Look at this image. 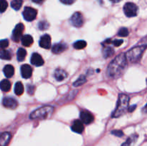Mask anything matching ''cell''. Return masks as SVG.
Instances as JSON below:
<instances>
[{
    "mask_svg": "<svg viewBox=\"0 0 147 146\" xmlns=\"http://www.w3.org/2000/svg\"><path fill=\"white\" fill-rule=\"evenodd\" d=\"M127 67V60L125 54H119L109 64L107 69V74L111 78L117 79L120 77Z\"/></svg>",
    "mask_w": 147,
    "mask_h": 146,
    "instance_id": "cell-1",
    "label": "cell"
},
{
    "mask_svg": "<svg viewBox=\"0 0 147 146\" xmlns=\"http://www.w3.org/2000/svg\"><path fill=\"white\" fill-rule=\"evenodd\" d=\"M129 97L125 94H120L118 99L117 105L112 114L113 117H119L126 113L129 108Z\"/></svg>",
    "mask_w": 147,
    "mask_h": 146,
    "instance_id": "cell-2",
    "label": "cell"
},
{
    "mask_svg": "<svg viewBox=\"0 0 147 146\" xmlns=\"http://www.w3.org/2000/svg\"><path fill=\"white\" fill-rule=\"evenodd\" d=\"M54 107L52 106H44L40 108L36 109L30 114L31 120H45L53 115Z\"/></svg>",
    "mask_w": 147,
    "mask_h": 146,
    "instance_id": "cell-3",
    "label": "cell"
},
{
    "mask_svg": "<svg viewBox=\"0 0 147 146\" xmlns=\"http://www.w3.org/2000/svg\"><path fill=\"white\" fill-rule=\"evenodd\" d=\"M146 48V45H140L131 49L125 54L126 60L132 63L138 62L142 58L144 52Z\"/></svg>",
    "mask_w": 147,
    "mask_h": 146,
    "instance_id": "cell-4",
    "label": "cell"
},
{
    "mask_svg": "<svg viewBox=\"0 0 147 146\" xmlns=\"http://www.w3.org/2000/svg\"><path fill=\"white\" fill-rule=\"evenodd\" d=\"M138 11H139V8L134 3L128 2L123 7L124 14L128 17H136L138 14Z\"/></svg>",
    "mask_w": 147,
    "mask_h": 146,
    "instance_id": "cell-5",
    "label": "cell"
},
{
    "mask_svg": "<svg viewBox=\"0 0 147 146\" xmlns=\"http://www.w3.org/2000/svg\"><path fill=\"white\" fill-rule=\"evenodd\" d=\"M37 14V10L30 7H25L23 11V17H24V19L27 21H32L35 19Z\"/></svg>",
    "mask_w": 147,
    "mask_h": 146,
    "instance_id": "cell-6",
    "label": "cell"
},
{
    "mask_svg": "<svg viewBox=\"0 0 147 146\" xmlns=\"http://www.w3.org/2000/svg\"><path fill=\"white\" fill-rule=\"evenodd\" d=\"M24 26L22 23H19L15 26L12 31L11 39L14 42H19L22 38L23 31H24Z\"/></svg>",
    "mask_w": 147,
    "mask_h": 146,
    "instance_id": "cell-7",
    "label": "cell"
},
{
    "mask_svg": "<svg viewBox=\"0 0 147 146\" xmlns=\"http://www.w3.org/2000/svg\"><path fill=\"white\" fill-rule=\"evenodd\" d=\"M70 24L76 27H81L84 23V19L80 12H76L70 17Z\"/></svg>",
    "mask_w": 147,
    "mask_h": 146,
    "instance_id": "cell-8",
    "label": "cell"
},
{
    "mask_svg": "<svg viewBox=\"0 0 147 146\" xmlns=\"http://www.w3.org/2000/svg\"><path fill=\"white\" fill-rule=\"evenodd\" d=\"M80 117L82 123L86 125H88L90 123H93V120H94V117H93V115L90 112L87 111V110L81 111L80 114Z\"/></svg>",
    "mask_w": 147,
    "mask_h": 146,
    "instance_id": "cell-9",
    "label": "cell"
},
{
    "mask_svg": "<svg viewBox=\"0 0 147 146\" xmlns=\"http://www.w3.org/2000/svg\"><path fill=\"white\" fill-rule=\"evenodd\" d=\"M2 104L5 107L14 110V109H15L16 107H17L18 103H17V100H14V99L12 98V97H4V98L2 100Z\"/></svg>",
    "mask_w": 147,
    "mask_h": 146,
    "instance_id": "cell-10",
    "label": "cell"
},
{
    "mask_svg": "<svg viewBox=\"0 0 147 146\" xmlns=\"http://www.w3.org/2000/svg\"><path fill=\"white\" fill-rule=\"evenodd\" d=\"M30 62H31V63L33 65L37 66V67H40V66L44 64V60H43L42 57L40 54H37V53H33V54H32Z\"/></svg>",
    "mask_w": 147,
    "mask_h": 146,
    "instance_id": "cell-11",
    "label": "cell"
},
{
    "mask_svg": "<svg viewBox=\"0 0 147 146\" xmlns=\"http://www.w3.org/2000/svg\"><path fill=\"white\" fill-rule=\"evenodd\" d=\"M40 46L44 49H50L51 46V37L48 34H44L40 40Z\"/></svg>",
    "mask_w": 147,
    "mask_h": 146,
    "instance_id": "cell-12",
    "label": "cell"
},
{
    "mask_svg": "<svg viewBox=\"0 0 147 146\" xmlns=\"http://www.w3.org/2000/svg\"><path fill=\"white\" fill-rule=\"evenodd\" d=\"M71 129L75 133H82L84 130V125H83V123H82L81 120H76L73 122L71 126Z\"/></svg>",
    "mask_w": 147,
    "mask_h": 146,
    "instance_id": "cell-13",
    "label": "cell"
},
{
    "mask_svg": "<svg viewBox=\"0 0 147 146\" xmlns=\"http://www.w3.org/2000/svg\"><path fill=\"white\" fill-rule=\"evenodd\" d=\"M21 74L23 78H30L32 74V69L28 64H23L21 67Z\"/></svg>",
    "mask_w": 147,
    "mask_h": 146,
    "instance_id": "cell-14",
    "label": "cell"
},
{
    "mask_svg": "<svg viewBox=\"0 0 147 146\" xmlns=\"http://www.w3.org/2000/svg\"><path fill=\"white\" fill-rule=\"evenodd\" d=\"M67 77V73L64 70H62V69H57V70L55 71L54 73V77L55 78V80L58 82L63 81V80H65Z\"/></svg>",
    "mask_w": 147,
    "mask_h": 146,
    "instance_id": "cell-15",
    "label": "cell"
},
{
    "mask_svg": "<svg viewBox=\"0 0 147 146\" xmlns=\"http://www.w3.org/2000/svg\"><path fill=\"white\" fill-rule=\"evenodd\" d=\"M67 49V45L65 43H57V44L53 45V48H52V51L55 54H60Z\"/></svg>",
    "mask_w": 147,
    "mask_h": 146,
    "instance_id": "cell-16",
    "label": "cell"
},
{
    "mask_svg": "<svg viewBox=\"0 0 147 146\" xmlns=\"http://www.w3.org/2000/svg\"><path fill=\"white\" fill-rule=\"evenodd\" d=\"M11 139V134L5 132L0 134V146H7Z\"/></svg>",
    "mask_w": 147,
    "mask_h": 146,
    "instance_id": "cell-17",
    "label": "cell"
},
{
    "mask_svg": "<svg viewBox=\"0 0 147 146\" xmlns=\"http://www.w3.org/2000/svg\"><path fill=\"white\" fill-rule=\"evenodd\" d=\"M3 72L4 73V75L6 76V77L7 78H10V77H12L14 74V68L12 65H10V64H7L5 67H4V70Z\"/></svg>",
    "mask_w": 147,
    "mask_h": 146,
    "instance_id": "cell-18",
    "label": "cell"
},
{
    "mask_svg": "<svg viewBox=\"0 0 147 146\" xmlns=\"http://www.w3.org/2000/svg\"><path fill=\"white\" fill-rule=\"evenodd\" d=\"M21 41L23 45L25 46V47H30L31 44H32L33 38L30 34H26V35L22 37Z\"/></svg>",
    "mask_w": 147,
    "mask_h": 146,
    "instance_id": "cell-19",
    "label": "cell"
},
{
    "mask_svg": "<svg viewBox=\"0 0 147 146\" xmlns=\"http://www.w3.org/2000/svg\"><path fill=\"white\" fill-rule=\"evenodd\" d=\"M0 89L4 92L9 91L11 89V82L8 80H3L0 82Z\"/></svg>",
    "mask_w": 147,
    "mask_h": 146,
    "instance_id": "cell-20",
    "label": "cell"
},
{
    "mask_svg": "<svg viewBox=\"0 0 147 146\" xmlns=\"http://www.w3.org/2000/svg\"><path fill=\"white\" fill-rule=\"evenodd\" d=\"M24 92V86L21 82H17L14 86V93L17 95L20 96L23 94Z\"/></svg>",
    "mask_w": 147,
    "mask_h": 146,
    "instance_id": "cell-21",
    "label": "cell"
},
{
    "mask_svg": "<svg viewBox=\"0 0 147 146\" xmlns=\"http://www.w3.org/2000/svg\"><path fill=\"white\" fill-rule=\"evenodd\" d=\"M11 58V54L9 51L5 50H0V59L6 60H9Z\"/></svg>",
    "mask_w": 147,
    "mask_h": 146,
    "instance_id": "cell-22",
    "label": "cell"
},
{
    "mask_svg": "<svg viewBox=\"0 0 147 146\" xmlns=\"http://www.w3.org/2000/svg\"><path fill=\"white\" fill-rule=\"evenodd\" d=\"M103 54L105 58H108V57H110L113 55V54H114V50H113V49L112 47H106L103 49Z\"/></svg>",
    "mask_w": 147,
    "mask_h": 146,
    "instance_id": "cell-23",
    "label": "cell"
},
{
    "mask_svg": "<svg viewBox=\"0 0 147 146\" xmlns=\"http://www.w3.org/2000/svg\"><path fill=\"white\" fill-rule=\"evenodd\" d=\"M17 60L20 62L23 61L25 58L26 55H27V52L23 48H20L17 51Z\"/></svg>",
    "mask_w": 147,
    "mask_h": 146,
    "instance_id": "cell-24",
    "label": "cell"
},
{
    "mask_svg": "<svg viewBox=\"0 0 147 146\" xmlns=\"http://www.w3.org/2000/svg\"><path fill=\"white\" fill-rule=\"evenodd\" d=\"M22 3L23 0H12V1L11 2V7L14 10L18 11L21 8L22 5Z\"/></svg>",
    "mask_w": 147,
    "mask_h": 146,
    "instance_id": "cell-25",
    "label": "cell"
},
{
    "mask_svg": "<svg viewBox=\"0 0 147 146\" xmlns=\"http://www.w3.org/2000/svg\"><path fill=\"white\" fill-rule=\"evenodd\" d=\"M86 44H87V43H86V41L79 40V41H77L73 44V47L76 50H82V49L85 48L86 47Z\"/></svg>",
    "mask_w": 147,
    "mask_h": 146,
    "instance_id": "cell-26",
    "label": "cell"
},
{
    "mask_svg": "<svg viewBox=\"0 0 147 146\" xmlns=\"http://www.w3.org/2000/svg\"><path fill=\"white\" fill-rule=\"evenodd\" d=\"M86 82V78L84 75H81L78 77L77 80L73 83V86L74 87H78V86L83 85V84Z\"/></svg>",
    "mask_w": 147,
    "mask_h": 146,
    "instance_id": "cell-27",
    "label": "cell"
},
{
    "mask_svg": "<svg viewBox=\"0 0 147 146\" xmlns=\"http://www.w3.org/2000/svg\"><path fill=\"white\" fill-rule=\"evenodd\" d=\"M129 31L128 30L127 28L126 27H122L119 29V31H118V35L119 37H126L129 35Z\"/></svg>",
    "mask_w": 147,
    "mask_h": 146,
    "instance_id": "cell-28",
    "label": "cell"
},
{
    "mask_svg": "<svg viewBox=\"0 0 147 146\" xmlns=\"http://www.w3.org/2000/svg\"><path fill=\"white\" fill-rule=\"evenodd\" d=\"M8 7V3L6 0H0V12L3 13L7 10Z\"/></svg>",
    "mask_w": 147,
    "mask_h": 146,
    "instance_id": "cell-29",
    "label": "cell"
},
{
    "mask_svg": "<svg viewBox=\"0 0 147 146\" xmlns=\"http://www.w3.org/2000/svg\"><path fill=\"white\" fill-rule=\"evenodd\" d=\"M49 27V24L45 21H41L38 24V28L40 30H45L47 29Z\"/></svg>",
    "mask_w": 147,
    "mask_h": 146,
    "instance_id": "cell-30",
    "label": "cell"
},
{
    "mask_svg": "<svg viewBox=\"0 0 147 146\" xmlns=\"http://www.w3.org/2000/svg\"><path fill=\"white\" fill-rule=\"evenodd\" d=\"M9 41L8 40H0V48L4 49L8 47Z\"/></svg>",
    "mask_w": 147,
    "mask_h": 146,
    "instance_id": "cell-31",
    "label": "cell"
},
{
    "mask_svg": "<svg viewBox=\"0 0 147 146\" xmlns=\"http://www.w3.org/2000/svg\"><path fill=\"white\" fill-rule=\"evenodd\" d=\"M111 133L113 135H114L115 136H116V137H122V136L123 135V133L121 131V130H113V131L111 132Z\"/></svg>",
    "mask_w": 147,
    "mask_h": 146,
    "instance_id": "cell-32",
    "label": "cell"
},
{
    "mask_svg": "<svg viewBox=\"0 0 147 146\" xmlns=\"http://www.w3.org/2000/svg\"><path fill=\"white\" fill-rule=\"evenodd\" d=\"M63 4H67V5H70V4H73L76 1V0H60Z\"/></svg>",
    "mask_w": 147,
    "mask_h": 146,
    "instance_id": "cell-33",
    "label": "cell"
},
{
    "mask_svg": "<svg viewBox=\"0 0 147 146\" xmlns=\"http://www.w3.org/2000/svg\"><path fill=\"white\" fill-rule=\"evenodd\" d=\"M34 86L30 85V84L27 86V92H28V93L30 94H32L33 93H34Z\"/></svg>",
    "mask_w": 147,
    "mask_h": 146,
    "instance_id": "cell-34",
    "label": "cell"
},
{
    "mask_svg": "<svg viewBox=\"0 0 147 146\" xmlns=\"http://www.w3.org/2000/svg\"><path fill=\"white\" fill-rule=\"evenodd\" d=\"M123 42V40H116L113 42V44H114L116 47H119V46H120L121 44H122V43Z\"/></svg>",
    "mask_w": 147,
    "mask_h": 146,
    "instance_id": "cell-35",
    "label": "cell"
},
{
    "mask_svg": "<svg viewBox=\"0 0 147 146\" xmlns=\"http://www.w3.org/2000/svg\"><path fill=\"white\" fill-rule=\"evenodd\" d=\"M131 143V139L128 138V140H126V143H123V144L122 145V146H129V145H130Z\"/></svg>",
    "mask_w": 147,
    "mask_h": 146,
    "instance_id": "cell-36",
    "label": "cell"
},
{
    "mask_svg": "<svg viewBox=\"0 0 147 146\" xmlns=\"http://www.w3.org/2000/svg\"><path fill=\"white\" fill-rule=\"evenodd\" d=\"M136 108V105H135L134 104V105L130 106V107H129V108H128V109H129V112H133Z\"/></svg>",
    "mask_w": 147,
    "mask_h": 146,
    "instance_id": "cell-37",
    "label": "cell"
},
{
    "mask_svg": "<svg viewBox=\"0 0 147 146\" xmlns=\"http://www.w3.org/2000/svg\"><path fill=\"white\" fill-rule=\"evenodd\" d=\"M32 1L36 4H42L44 1V0H32Z\"/></svg>",
    "mask_w": 147,
    "mask_h": 146,
    "instance_id": "cell-38",
    "label": "cell"
},
{
    "mask_svg": "<svg viewBox=\"0 0 147 146\" xmlns=\"http://www.w3.org/2000/svg\"><path fill=\"white\" fill-rule=\"evenodd\" d=\"M110 1H111L113 3H117V2H119V1H121V0H110Z\"/></svg>",
    "mask_w": 147,
    "mask_h": 146,
    "instance_id": "cell-39",
    "label": "cell"
}]
</instances>
